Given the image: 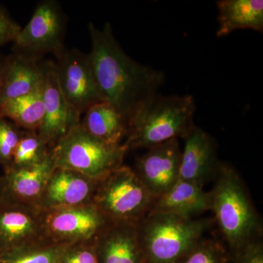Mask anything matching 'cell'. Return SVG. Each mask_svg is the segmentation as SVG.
Wrapping results in <instances>:
<instances>
[{
    "instance_id": "cell-4",
    "label": "cell",
    "mask_w": 263,
    "mask_h": 263,
    "mask_svg": "<svg viewBox=\"0 0 263 263\" xmlns=\"http://www.w3.org/2000/svg\"><path fill=\"white\" fill-rule=\"evenodd\" d=\"M212 221L171 213H148L138 226L146 262L179 263L203 238Z\"/></svg>"
},
{
    "instance_id": "cell-29",
    "label": "cell",
    "mask_w": 263,
    "mask_h": 263,
    "mask_svg": "<svg viewBox=\"0 0 263 263\" xmlns=\"http://www.w3.org/2000/svg\"><path fill=\"white\" fill-rule=\"evenodd\" d=\"M7 64H8V56L0 52V85H1L3 77H4Z\"/></svg>"
},
{
    "instance_id": "cell-18",
    "label": "cell",
    "mask_w": 263,
    "mask_h": 263,
    "mask_svg": "<svg viewBox=\"0 0 263 263\" xmlns=\"http://www.w3.org/2000/svg\"><path fill=\"white\" fill-rule=\"evenodd\" d=\"M41 61L13 52L8 55L6 70L0 85V107L8 100L28 94L42 84Z\"/></svg>"
},
{
    "instance_id": "cell-22",
    "label": "cell",
    "mask_w": 263,
    "mask_h": 263,
    "mask_svg": "<svg viewBox=\"0 0 263 263\" xmlns=\"http://www.w3.org/2000/svg\"><path fill=\"white\" fill-rule=\"evenodd\" d=\"M50 155L49 146L40 137L37 132L25 131L15 148L8 170L37 165L47 160Z\"/></svg>"
},
{
    "instance_id": "cell-25",
    "label": "cell",
    "mask_w": 263,
    "mask_h": 263,
    "mask_svg": "<svg viewBox=\"0 0 263 263\" xmlns=\"http://www.w3.org/2000/svg\"><path fill=\"white\" fill-rule=\"evenodd\" d=\"M24 132L8 119L0 117V162L4 171L10 167L15 148Z\"/></svg>"
},
{
    "instance_id": "cell-24",
    "label": "cell",
    "mask_w": 263,
    "mask_h": 263,
    "mask_svg": "<svg viewBox=\"0 0 263 263\" xmlns=\"http://www.w3.org/2000/svg\"><path fill=\"white\" fill-rule=\"evenodd\" d=\"M229 255L220 242L203 237L179 263H230Z\"/></svg>"
},
{
    "instance_id": "cell-23",
    "label": "cell",
    "mask_w": 263,
    "mask_h": 263,
    "mask_svg": "<svg viewBox=\"0 0 263 263\" xmlns=\"http://www.w3.org/2000/svg\"><path fill=\"white\" fill-rule=\"evenodd\" d=\"M67 245L46 242L18 249L2 254L0 263H57Z\"/></svg>"
},
{
    "instance_id": "cell-21",
    "label": "cell",
    "mask_w": 263,
    "mask_h": 263,
    "mask_svg": "<svg viewBox=\"0 0 263 263\" xmlns=\"http://www.w3.org/2000/svg\"><path fill=\"white\" fill-rule=\"evenodd\" d=\"M43 117V82L28 94L8 100L0 107V117L8 119L25 131L38 132Z\"/></svg>"
},
{
    "instance_id": "cell-6",
    "label": "cell",
    "mask_w": 263,
    "mask_h": 263,
    "mask_svg": "<svg viewBox=\"0 0 263 263\" xmlns=\"http://www.w3.org/2000/svg\"><path fill=\"white\" fill-rule=\"evenodd\" d=\"M154 199L134 170L122 164L98 181L92 204L112 222L138 224Z\"/></svg>"
},
{
    "instance_id": "cell-28",
    "label": "cell",
    "mask_w": 263,
    "mask_h": 263,
    "mask_svg": "<svg viewBox=\"0 0 263 263\" xmlns=\"http://www.w3.org/2000/svg\"><path fill=\"white\" fill-rule=\"evenodd\" d=\"M238 263H263V247L260 240L249 243L235 254Z\"/></svg>"
},
{
    "instance_id": "cell-20",
    "label": "cell",
    "mask_w": 263,
    "mask_h": 263,
    "mask_svg": "<svg viewBox=\"0 0 263 263\" xmlns=\"http://www.w3.org/2000/svg\"><path fill=\"white\" fill-rule=\"evenodd\" d=\"M81 126L100 141L110 145L122 144L127 136L129 122L115 107L107 102L95 104L85 112Z\"/></svg>"
},
{
    "instance_id": "cell-14",
    "label": "cell",
    "mask_w": 263,
    "mask_h": 263,
    "mask_svg": "<svg viewBox=\"0 0 263 263\" xmlns=\"http://www.w3.org/2000/svg\"><path fill=\"white\" fill-rule=\"evenodd\" d=\"M98 180L71 170L55 167L43 191L41 212L92 203Z\"/></svg>"
},
{
    "instance_id": "cell-16",
    "label": "cell",
    "mask_w": 263,
    "mask_h": 263,
    "mask_svg": "<svg viewBox=\"0 0 263 263\" xmlns=\"http://www.w3.org/2000/svg\"><path fill=\"white\" fill-rule=\"evenodd\" d=\"M138 224L112 222L95 242L99 263H146Z\"/></svg>"
},
{
    "instance_id": "cell-10",
    "label": "cell",
    "mask_w": 263,
    "mask_h": 263,
    "mask_svg": "<svg viewBox=\"0 0 263 263\" xmlns=\"http://www.w3.org/2000/svg\"><path fill=\"white\" fill-rule=\"evenodd\" d=\"M44 117L37 133L51 149L62 138L81 123V116L67 101L57 80L55 62L41 60Z\"/></svg>"
},
{
    "instance_id": "cell-12",
    "label": "cell",
    "mask_w": 263,
    "mask_h": 263,
    "mask_svg": "<svg viewBox=\"0 0 263 263\" xmlns=\"http://www.w3.org/2000/svg\"><path fill=\"white\" fill-rule=\"evenodd\" d=\"M49 242L42 212L34 208L0 203V252L8 253Z\"/></svg>"
},
{
    "instance_id": "cell-1",
    "label": "cell",
    "mask_w": 263,
    "mask_h": 263,
    "mask_svg": "<svg viewBox=\"0 0 263 263\" xmlns=\"http://www.w3.org/2000/svg\"><path fill=\"white\" fill-rule=\"evenodd\" d=\"M88 29L91 41L89 55L102 98L115 107L129 126L143 105L157 95L164 83V73L128 56L114 37L109 22L102 29L90 22Z\"/></svg>"
},
{
    "instance_id": "cell-5",
    "label": "cell",
    "mask_w": 263,
    "mask_h": 263,
    "mask_svg": "<svg viewBox=\"0 0 263 263\" xmlns=\"http://www.w3.org/2000/svg\"><path fill=\"white\" fill-rule=\"evenodd\" d=\"M128 149L124 143L110 145L76 126L51 149L55 167L71 170L91 179H103L123 164Z\"/></svg>"
},
{
    "instance_id": "cell-30",
    "label": "cell",
    "mask_w": 263,
    "mask_h": 263,
    "mask_svg": "<svg viewBox=\"0 0 263 263\" xmlns=\"http://www.w3.org/2000/svg\"><path fill=\"white\" fill-rule=\"evenodd\" d=\"M1 255H2V253H1V252H0V256H1Z\"/></svg>"
},
{
    "instance_id": "cell-19",
    "label": "cell",
    "mask_w": 263,
    "mask_h": 263,
    "mask_svg": "<svg viewBox=\"0 0 263 263\" xmlns=\"http://www.w3.org/2000/svg\"><path fill=\"white\" fill-rule=\"evenodd\" d=\"M216 5L219 11L217 37L238 29L263 32L262 0H220Z\"/></svg>"
},
{
    "instance_id": "cell-31",
    "label": "cell",
    "mask_w": 263,
    "mask_h": 263,
    "mask_svg": "<svg viewBox=\"0 0 263 263\" xmlns=\"http://www.w3.org/2000/svg\"><path fill=\"white\" fill-rule=\"evenodd\" d=\"M0 165H1V162H0Z\"/></svg>"
},
{
    "instance_id": "cell-27",
    "label": "cell",
    "mask_w": 263,
    "mask_h": 263,
    "mask_svg": "<svg viewBox=\"0 0 263 263\" xmlns=\"http://www.w3.org/2000/svg\"><path fill=\"white\" fill-rule=\"evenodd\" d=\"M22 27L12 18L6 8L0 5V46L14 42Z\"/></svg>"
},
{
    "instance_id": "cell-8",
    "label": "cell",
    "mask_w": 263,
    "mask_h": 263,
    "mask_svg": "<svg viewBox=\"0 0 263 263\" xmlns=\"http://www.w3.org/2000/svg\"><path fill=\"white\" fill-rule=\"evenodd\" d=\"M46 240L70 245L95 243L112 221L92 203L42 212Z\"/></svg>"
},
{
    "instance_id": "cell-17",
    "label": "cell",
    "mask_w": 263,
    "mask_h": 263,
    "mask_svg": "<svg viewBox=\"0 0 263 263\" xmlns=\"http://www.w3.org/2000/svg\"><path fill=\"white\" fill-rule=\"evenodd\" d=\"M210 210V193L195 183L178 180L169 190L155 197L150 212L171 213L193 219Z\"/></svg>"
},
{
    "instance_id": "cell-26",
    "label": "cell",
    "mask_w": 263,
    "mask_h": 263,
    "mask_svg": "<svg viewBox=\"0 0 263 263\" xmlns=\"http://www.w3.org/2000/svg\"><path fill=\"white\" fill-rule=\"evenodd\" d=\"M57 263H99L95 243H75L67 245Z\"/></svg>"
},
{
    "instance_id": "cell-11",
    "label": "cell",
    "mask_w": 263,
    "mask_h": 263,
    "mask_svg": "<svg viewBox=\"0 0 263 263\" xmlns=\"http://www.w3.org/2000/svg\"><path fill=\"white\" fill-rule=\"evenodd\" d=\"M182 151L178 138L148 148L138 157L133 169L148 191L157 197L179 180Z\"/></svg>"
},
{
    "instance_id": "cell-15",
    "label": "cell",
    "mask_w": 263,
    "mask_h": 263,
    "mask_svg": "<svg viewBox=\"0 0 263 263\" xmlns=\"http://www.w3.org/2000/svg\"><path fill=\"white\" fill-rule=\"evenodd\" d=\"M179 180L204 185L215 178L220 163L217 160L214 138L206 132L195 127L184 138Z\"/></svg>"
},
{
    "instance_id": "cell-7",
    "label": "cell",
    "mask_w": 263,
    "mask_h": 263,
    "mask_svg": "<svg viewBox=\"0 0 263 263\" xmlns=\"http://www.w3.org/2000/svg\"><path fill=\"white\" fill-rule=\"evenodd\" d=\"M66 26L67 17L59 2H40L32 18L22 27L13 42V53L37 61L42 60L46 53L58 56L66 48Z\"/></svg>"
},
{
    "instance_id": "cell-3",
    "label": "cell",
    "mask_w": 263,
    "mask_h": 263,
    "mask_svg": "<svg viewBox=\"0 0 263 263\" xmlns=\"http://www.w3.org/2000/svg\"><path fill=\"white\" fill-rule=\"evenodd\" d=\"M195 110L191 95L157 94L132 119L124 144L128 151L148 149L174 138L184 139L196 127L193 121Z\"/></svg>"
},
{
    "instance_id": "cell-9",
    "label": "cell",
    "mask_w": 263,
    "mask_h": 263,
    "mask_svg": "<svg viewBox=\"0 0 263 263\" xmlns=\"http://www.w3.org/2000/svg\"><path fill=\"white\" fill-rule=\"evenodd\" d=\"M54 62L62 93L76 113L81 117L95 104L103 102L89 53L66 48Z\"/></svg>"
},
{
    "instance_id": "cell-13",
    "label": "cell",
    "mask_w": 263,
    "mask_h": 263,
    "mask_svg": "<svg viewBox=\"0 0 263 263\" xmlns=\"http://www.w3.org/2000/svg\"><path fill=\"white\" fill-rule=\"evenodd\" d=\"M54 169L51 155L37 165L4 171L0 176V203L39 209L45 186Z\"/></svg>"
},
{
    "instance_id": "cell-2",
    "label": "cell",
    "mask_w": 263,
    "mask_h": 263,
    "mask_svg": "<svg viewBox=\"0 0 263 263\" xmlns=\"http://www.w3.org/2000/svg\"><path fill=\"white\" fill-rule=\"evenodd\" d=\"M211 195V211L221 236L231 252L238 254L259 240L262 224L248 192L236 171L220 163Z\"/></svg>"
}]
</instances>
